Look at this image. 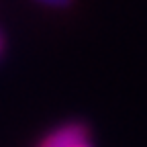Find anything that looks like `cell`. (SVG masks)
I'll return each instance as SVG.
<instances>
[{
  "label": "cell",
  "mask_w": 147,
  "mask_h": 147,
  "mask_svg": "<svg viewBox=\"0 0 147 147\" xmlns=\"http://www.w3.org/2000/svg\"><path fill=\"white\" fill-rule=\"evenodd\" d=\"M74 147H90V145H88L86 141H82V143H78V145H74Z\"/></svg>",
  "instance_id": "3"
},
{
  "label": "cell",
  "mask_w": 147,
  "mask_h": 147,
  "mask_svg": "<svg viewBox=\"0 0 147 147\" xmlns=\"http://www.w3.org/2000/svg\"><path fill=\"white\" fill-rule=\"evenodd\" d=\"M88 139V127L82 123H67L59 127L57 131L47 135L41 143V147H74Z\"/></svg>",
  "instance_id": "1"
},
{
  "label": "cell",
  "mask_w": 147,
  "mask_h": 147,
  "mask_svg": "<svg viewBox=\"0 0 147 147\" xmlns=\"http://www.w3.org/2000/svg\"><path fill=\"white\" fill-rule=\"evenodd\" d=\"M0 45H2V43H0Z\"/></svg>",
  "instance_id": "4"
},
{
  "label": "cell",
  "mask_w": 147,
  "mask_h": 147,
  "mask_svg": "<svg viewBox=\"0 0 147 147\" xmlns=\"http://www.w3.org/2000/svg\"><path fill=\"white\" fill-rule=\"evenodd\" d=\"M37 2L45 6H53V8H65L71 4V0H37Z\"/></svg>",
  "instance_id": "2"
}]
</instances>
